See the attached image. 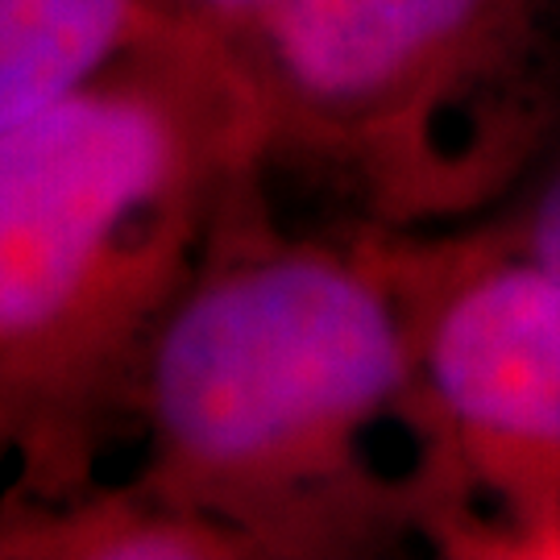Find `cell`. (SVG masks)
I'll use <instances>...</instances> for the list:
<instances>
[{"label": "cell", "instance_id": "9c48e42d", "mask_svg": "<svg viewBox=\"0 0 560 560\" xmlns=\"http://www.w3.org/2000/svg\"><path fill=\"white\" fill-rule=\"evenodd\" d=\"M4 465H13V444H9V423H4V411H0V474H4ZM4 481L0 478V490H4Z\"/></svg>", "mask_w": 560, "mask_h": 560}, {"label": "cell", "instance_id": "ba28073f", "mask_svg": "<svg viewBox=\"0 0 560 560\" xmlns=\"http://www.w3.org/2000/svg\"><path fill=\"white\" fill-rule=\"evenodd\" d=\"M279 9L282 0H145V18L154 30L217 46L237 62Z\"/></svg>", "mask_w": 560, "mask_h": 560}, {"label": "cell", "instance_id": "7a4b0ae2", "mask_svg": "<svg viewBox=\"0 0 560 560\" xmlns=\"http://www.w3.org/2000/svg\"><path fill=\"white\" fill-rule=\"evenodd\" d=\"M258 171L245 67L171 30L0 133L4 499H71L138 436L145 353Z\"/></svg>", "mask_w": 560, "mask_h": 560}, {"label": "cell", "instance_id": "52a82bcc", "mask_svg": "<svg viewBox=\"0 0 560 560\" xmlns=\"http://www.w3.org/2000/svg\"><path fill=\"white\" fill-rule=\"evenodd\" d=\"M465 224L560 279V120L506 196Z\"/></svg>", "mask_w": 560, "mask_h": 560}, {"label": "cell", "instance_id": "8992f818", "mask_svg": "<svg viewBox=\"0 0 560 560\" xmlns=\"http://www.w3.org/2000/svg\"><path fill=\"white\" fill-rule=\"evenodd\" d=\"M145 30V0H0V133Z\"/></svg>", "mask_w": 560, "mask_h": 560}, {"label": "cell", "instance_id": "277c9868", "mask_svg": "<svg viewBox=\"0 0 560 560\" xmlns=\"http://www.w3.org/2000/svg\"><path fill=\"white\" fill-rule=\"evenodd\" d=\"M382 249L416 353L423 548L560 560V279L474 224Z\"/></svg>", "mask_w": 560, "mask_h": 560}, {"label": "cell", "instance_id": "6da1fadb", "mask_svg": "<svg viewBox=\"0 0 560 560\" xmlns=\"http://www.w3.org/2000/svg\"><path fill=\"white\" fill-rule=\"evenodd\" d=\"M154 490L254 560L423 548L416 353L382 229H287L270 171L224 208L138 386Z\"/></svg>", "mask_w": 560, "mask_h": 560}, {"label": "cell", "instance_id": "3957f363", "mask_svg": "<svg viewBox=\"0 0 560 560\" xmlns=\"http://www.w3.org/2000/svg\"><path fill=\"white\" fill-rule=\"evenodd\" d=\"M270 179L340 221H478L560 120V0H282L245 50Z\"/></svg>", "mask_w": 560, "mask_h": 560}, {"label": "cell", "instance_id": "5b68a950", "mask_svg": "<svg viewBox=\"0 0 560 560\" xmlns=\"http://www.w3.org/2000/svg\"><path fill=\"white\" fill-rule=\"evenodd\" d=\"M0 560H254L249 544L145 478H96L59 502L0 494Z\"/></svg>", "mask_w": 560, "mask_h": 560}]
</instances>
